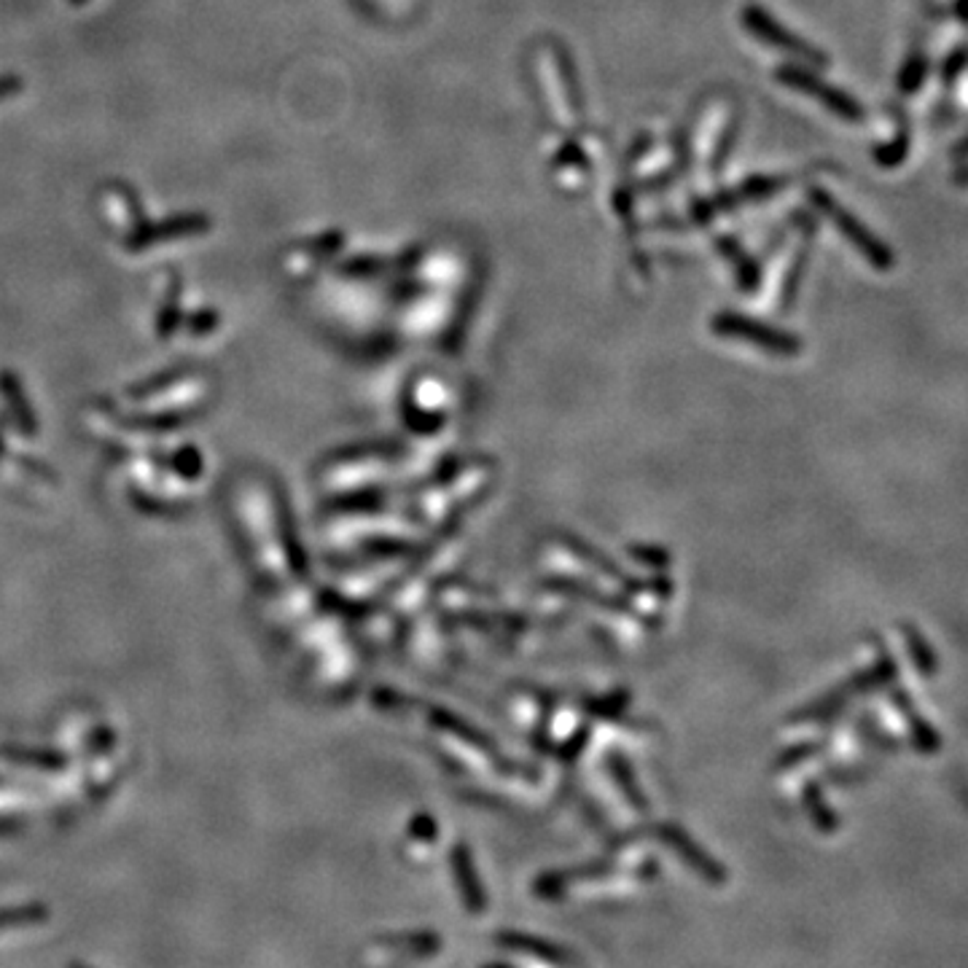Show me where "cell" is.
<instances>
[{
	"label": "cell",
	"instance_id": "27",
	"mask_svg": "<svg viewBox=\"0 0 968 968\" xmlns=\"http://www.w3.org/2000/svg\"><path fill=\"white\" fill-rule=\"evenodd\" d=\"M75 3H81V0H75Z\"/></svg>",
	"mask_w": 968,
	"mask_h": 968
},
{
	"label": "cell",
	"instance_id": "23",
	"mask_svg": "<svg viewBox=\"0 0 968 968\" xmlns=\"http://www.w3.org/2000/svg\"><path fill=\"white\" fill-rule=\"evenodd\" d=\"M586 740H590V726H581V730L573 732L571 740H568L565 745H560V756H562V759H573V756H579Z\"/></svg>",
	"mask_w": 968,
	"mask_h": 968
},
{
	"label": "cell",
	"instance_id": "25",
	"mask_svg": "<svg viewBox=\"0 0 968 968\" xmlns=\"http://www.w3.org/2000/svg\"><path fill=\"white\" fill-rule=\"evenodd\" d=\"M14 92H20V81H16V79H3V81H0V100L14 95Z\"/></svg>",
	"mask_w": 968,
	"mask_h": 968
},
{
	"label": "cell",
	"instance_id": "6",
	"mask_svg": "<svg viewBox=\"0 0 968 968\" xmlns=\"http://www.w3.org/2000/svg\"><path fill=\"white\" fill-rule=\"evenodd\" d=\"M654 831H656V837H660L662 842L667 844V848H673V853H676L686 866H691V870L700 874V877L705 879V883H710V885H724V879H726L724 866H721L719 861L713 859V855H708L705 850H702L700 844L695 842V839H691L684 829H680V826H676V824H660Z\"/></svg>",
	"mask_w": 968,
	"mask_h": 968
},
{
	"label": "cell",
	"instance_id": "26",
	"mask_svg": "<svg viewBox=\"0 0 968 968\" xmlns=\"http://www.w3.org/2000/svg\"><path fill=\"white\" fill-rule=\"evenodd\" d=\"M485 968H509V966H485Z\"/></svg>",
	"mask_w": 968,
	"mask_h": 968
},
{
	"label": "cell",
	"instance_id": "14",
	"mask_svg": "<svg viewBox=\"0 0 968 968\" xmlns=\"http://www.w3.org/2000/svg\"><path fill=\"white\" fill-rule=\"evenodd\" d=\"M611 872L608 864H590V866H576V870H562V872H549L544 877L536 879L533 890L536 896H544V899H557L560 894H565L571 885H576L579 879H590V877H600V874Z\"/></svg>",
	"mask_w": 968,
	"mask_h": 968
},
{
	"label": "cell",
	"instance_id": "12",
	"mask_svg": "<svg viewBox=\"0 0 968 968\" xmlns=\"http://www.w3.org/2000/svg\"><path fill=\"white\" fill-rule=\"evenodd\" d=\"M890 700H894V705L899 708L901 719H907L909 735H912L914 748L923 750V754H936V750L942 748V737L936 735V730L931 726V721L923 719V715L918 713V708H914V702L909 700L907 691L894 689L890 691Z\"/></svg>",
	"mask_w": 968,
	"mask_h": 968
},
{
	"label": "cell",
	"instance_id": "24",
	"mask_svg": "<svg viewBox=\"0 0 968 968\" xmlns=\"http://www.w3.org/2000/svg\"><path fill=\"white\" fill-rule=\"evenodd\" d=\"M964 60H966V51H964V49H955L953 60H949L947 65H944V79L953 81L955 75H958L960 70H964Z\"/></svg>",
	"mask_w": 968,
	"mask_h": 968
},
{
	"label": "cell",
	"instance_id": "1",
	"mask_svg": "<svg viewBox=\"0 0 968 968\" xmlns=\"http://www.w3.org/2000/svg\"><path fill=\"white\" fill-rule=\"evenodd\" d=\"M809 202H813L815 208H818L820 213H824L826 219H829L831 224H835L839 232L844 234V240H848V243L853 245V248L859 250V254L864 256L874 269H879V272H888V269L894 267L896 264L894 250H890L883 240L874 237L870 229L861 224V221L855 219L848 208H842L837 199H831L829 191L813 189L809 191Z\"/></svg>",
	"mask_w": 968,
	"mask_h": 968
},
{
	"label": "cell",
	"instance_id": "2",
	"mask_svg": "<svg viewBox=\"0 0 968 968\" xmlns=\"http://www.w3.org/2000/svg\"><path fill=\"white\" fill-rule=\"evenodd\" d=\"M710 326H713V331L719 334V337L740 339V342L754 345V348L765 350V353L783 355V358L802 353L800 337H794V334H789V331H780V328L767 326L765 320L748 318V315L721 313V315H715Z\"/></svg>",
	"mask_w": 968,
	"mask_h": 968
},
{
	"label": "cell",
	"instance_id": "4",
	"mask_svg": "<svg viewBox=\"0 0 968 968\" xmlns=\"http://www.w3.org/2000/svg\"><path fill=\"white\" fill-rule=\"evenodd\" d=\"M774 79H778L783 86H789V90H796L802 92V95L818 100L826 110H831V114L839 116V119L844 121L864 119V105H861L859 100L850 97L848 92L837 90V86H831L829 81L818 79V75L809 73V70L802 68V65H785V68H778Z\"/></svg>",
	"mask_w": 968,
	"mask_h": 968
},
{
	"label": "cell",
	"instance_id": "22",
	"mask_svg": "<svg viewBox=\"0 0 968 968\" xmlns=\"http://www.w3.org/2000/svg\"><path fill=\"white\" fill-rule=\"evenodd\" d=\"M820 748H824V743H807V745H800V748H789L785 750L783 759L778 761V770H789V767L800 765V761H805L807 756H813L815 750H820Z\"/></svg>",
	"mask_w": 968,
	"mask_h": 968
},
{
	"label": "cell",
	"instance_id": "8",
	"mask_svg": "<svg viewBox=\"0 0 968 968\" xmlns=\"http://www.w3.org/2000/svg\"><path fill=\"white\" fill-rule=\"evenodd\" d=\"M428 719H431L433 724L439 726V730L450 732V735H455L457 740H463L466 745H474V748L482 750L485 756H490V759H495L498 765H501L506 772H522V767H520V765H512V761L503 759L501 750H498V745L492 743L490 737L482 735V732H479L477 726H471V724H466V721H463V719H457V715H455V713H450V710L431 708V713H428Z\"/></svg>",
	"mask_w": 968,
	"mask_h": 968
},
{
	"label": "cell",
	"instance_id": "10",
	"mask_svg": "<svg viewBox=\"0 0 968 968\" xmlns=\"http://www.w3.org/2000/svg\"><path fill=\"white\" fill-rule=\"evenodd\" d=\"M544 590L549 592H560V595H571V597H581V600H590L592 606L597 608H606V611L614 614H627V616H635V606L630 600H621V597L608 595V592L597 590V586L590 584H581L576 579H568V576H551L541 581Z\"/></svg>",
	"mask_w": 968,
	"mask_h": 968
},
{
	"label": "cell",
	"instance_id": "19",
	"mask_svg": "<svg viewBox=\"0 0 968 968\" xmlns=\"http://www.w3.org/2000/svg\"><path fill=\"white\" fill-rule=\"evenodd\" d=\"M907 149H909V132H907V125L899 121V132H896V140L888 145H879V149L874 151V160H877V164H883V167H899V164L907 160Z\"/></svg>",
	"mask_w": 968,
	"mask_h": 968
},
{
	"label": "cell",
	"instance_id": "5",
	"mask_svg": "<svg viewBox=\"0 0 968 968\" xmlns=\"http://www.w3.org/2000/svg\"><path fill=\"white\" fill-rule=\"evenodd\" d=\"M743 25L750 35L765 40L767 46H772V49L778 51H785V55L796 57V60H802L805 65H818V68H826V65H829V57H826L818 46H813L809 40L785 31V27L780 25L772 14H767L761 5H745Z\"/></svg>",
	"mask_w": 968,
	"mask_h": 968
},
{
	"label": "cell",
	"instance_id": "9",
	"mask_svg": "<svg viewBox=\"0 0 968 968\" xmlns=\"http://www.w3.org/2000/svg\"><path fill=\"white\" fill-rule=\"evenodd\" d=\"M210 229V221L202 219V215H180V219H170L164 224L156 226H138L127 240V248L138 250L145 248V245H154V243H164V240H180V237H189V234H199Z\"/></svg>",
	"mask_w": 968,
	"mask_h": 968
},
{
	"label": "cell",
	"instance_id": "7",
	"mask_svg": "<svg viewBox=\"0 0 968 968\" xmlns=\"http://www.w3.org/2000/svg\"><path fill=\"white\" fill-rule=\"evenodd\" d=\"M557 541H560L562 547L571 551V555H576L579 560H584L586 565L595 568L597 573H606V576L614 579L616 584L625 586L627 592H651V590H654V584H641V581H638L635 576H630V573H627L625 568L616 565V560H611V557H608V555H603L600 549L592 547V544L584 541V538H579L576 533L560 530V533H557Z\"/></svg>",
	"mask_w": 968,
	"mask_h": 968
},
{
	"label": "cell",
	"instance_id": "20",
	"mask_svg": "<svg viewBox=\"0 0 968 968\" xmlns=\"http://www.w3.org/2000/svg\"><path fill=\"white\" fill-rule=\"evenodd\" d=\"M925 73H929V60L923 55H914L909 57V62L903 65L901 75H899V90L901 92H914L920 84H923Z\"/></svg>",
	"mask_w": 968,
	"mask_h": 968
},
{
	"label": "cell",
	"instance_id": "17",
	"mask_svg": "<svg viewBox=\"0 0 968 968\" xmlns=\"http://www.w3.org/2000/svg\"><path fill=\"white\" fill-rule=\"evenodd\" d=\"M721 250H724V254L730 256V261H735L737 278H740L743 289L745 291L756 289V283H759V269H756L754 258L745 256L743 250H740V245H737L735 240H721Z\"/></svg>",
	"mask_w": 968,
	"mask_h": 968
},
{
	"label": "cell",
	"instance_id": "13",
	"mask_svg": "<svg viewBox=\"0 0 968 968\" xmlns=\"http://www.w3.org/2000/svg\"><path fill=\"white\" fill-rule=\"evenodd\" d=\"M498 942H501L506 949H512V953L530 955V958H538V960H544V964H551V966H565L568 960H571V955H568L562 947H557V944L544 942V938H536L530 934H520V931H506V934H498Z\"/></svg>",
	"mask_w": 968,
	"mask_h": 968
},
{
	"label": "cell",
	"instance_id": "15",
	"mask_svg": "<svg viewBox=\"0 0 968 968\" xmlns=\"http://www.w3.org/2000/svg\"><path fill=\"white\" fill-rule=\"evenodd\" d=\"M899 632L903 635V641H907L909 656H912V662H914V667H918L920 676L934 678L936 670H938V660H936L934 649H931V643L925 641L923 632H920L912 621H899Z\"/></svg>",
	"mask_w": 968,
	"mask_h": 968
},
{
	"label": "cell",
	"instance_id": "21",
	"mask_svg": "<svg viewBox=\"0 0 968 968\" xmlns=\"http://www.w3.org/2000/svg\"><path fill=\"white\" fill-rule=\"evenodd\" d=\"M627 551H630L632 560L643 562V565H651V568L670 565V555L660 547H651V544H627Z\"/></svg>",
	"mask_w": 968,
	"mask_h": 968
},
{
	"label": "cell",
	"instance_id": "3",
	"mask_svg": "<svg viewBox=\"0 0 968 968\" xmlns=\"http://www.w3.org/2000/svg\"><path fill=\"white\" fill-rule=\"evenodd\" d=\"M896 673H899V670H896V662L890 660L888 651H883V654H879V660H877V665H874L872 670L855 673V676L850 678L848 684L837 686L835 691H829V695H826V697H820L818 702H813V705L802 710V713L791 715V721H824V719H831V715H837L839 710L844 708V702H848L850 697L864 695V691H870V689H879V686H888L890 680L896 678Z\"/></svg>",
	"mask_w": 968,
	"mask_h": 968
},
{
	"label": "cell",
	"instance_id": "18",
	"mask_svg": "<svg viewBox=\"0 0 968 968\" xmlns=\"http://www.w3.org/2000/svg\"><path fill=\"white\" fill-rule=\"evenodd\" d=\"M805 807H807L809 818H813V824L818 826L820 831H835L837 826H839L837 818H835V813H831V809L826 807L824 796H820V789L815 783H807L805 785Z\"/></svg>",
	"mask_w": 968,
	"mask_h": 968
},
{
	"label": "cell",
	"instance_id": "16",
	"mask_svg": "<svg viewBox=\"0 0 968 968\" xmlns=\"http://www.w3.org/2000/svg\"><path fill=\"white\" fill-rule=\"evenodd\" d=\"M608 770H611L614 783L619 785L621 794L627 796V802H630L635 809H641V813H645V809H649V800H645L641 785H638L630 761H627L621 754H611L608 756Z\"/></svg>",
	"mask_w": 968,
	"mask_h": 968
},
{
	"label": "cell",
	"instance_id": "11",
	"mask_svg": "<svg viewBox=\"0 0 968 968\" xmlns=\"http://www.w3.org/2000/svg\"><path fill=\"white\" fill-rule=\"evenodd\" d=\"M452 861V870H455L457 885H460V896L466 901V909L474 914H482L487 907V896L482 883H479V874L477 866H474L471 853H468L466 844H457L455 850L450 853Z\"/></svg>",
	"mask_w": 968,
	"mask_h": 968
}]
</instances>
